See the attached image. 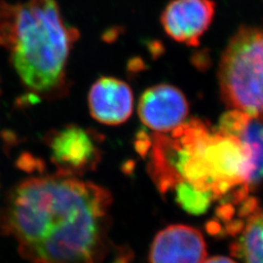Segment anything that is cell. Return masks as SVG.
Returning a JSON list of instances; mask_svg holds the SVG:
<instances>
[{"instance_id":"cell-1","label":"cell","mask_w":263,"mask_h":263,"mask_svg":"<svg viewBox=\"0 0 263 263\" xmlns=\"http://www.w3.org/2000/svg\"><path fill=\"white\" fill-rule=\"evenodd\" d=\"M111 193L73 177L26 179L0 211V231L29 263H102L108 251Z\"/></svg>"},{"instance_id":"cell-2","label":"cell","mask_w":263,"mask_h":263,"mask_svg":"<svg viewBox=\"0 0 263 263\" xmlns=\"http://www.w3.org/2000/svg\"><path fill=\"white\" fill-rule=\"evenodd\" d=\"M79 36L66 26L56 0L18 3L9 49L14 68L28 88L43 94L60 90L69 51Z\"/></svg>"},{"instance_id":"cell-3","label":"cell","mask_w":263,"mask_h":263,"mask_svg":"<svg viewBox=\"0 0 263 263\" xmlns=\"http://www.w3.org/2000/svg\"><path fill=\"white\" fill-rule=\"evenodd\" d=\"M226 105L263 120V27H241L230 39L218 69Z\"/></svg>"},{"instance_id":"cell-4","label":"cell","mask_w":263,"mask_h":263,"mask_svg":"<svg viewBox=\"0 0 263 263\" xmlns=\"http://www.w3.org/2000/svg\"><path fill=\"white\" fill-rule=\"evenodd\" d=\"M46 143L51 151V161L58 170L57 175H83L96 169L101 160V151L94 136L76 125L51 132Z\"/></svg>"},{"instance_id":"cell-5","label":"cell","mask_w":263,"mask_h":263,"mask_svg":"<svg viewBox=\"0 0 263 263\" xmlns=\"http://www.w3.org/2000/svg\"><path fill=\"white\" fill-rule=\"evenodd\" d=\"M216 14L214 0H172L161 15V24L170 37L197 47Z\"/></svg>"},{"instance_id":"cell-6","label":"cell","mask_w":263,"mask_h":263,"mask_svg":"<svg viewBox=\"0 0 263 263\" xmlns=\"http://www.w3.org/2000/svg\"><path fill=\"white\" fill-rule=\"evenodd\" d=\"M138 111L146 127L157 133H168L183 124L189 107L185 96L178 88L159 84L142 94Z\"/></svg>"},{"instance_id":"cell-7","label":"cell","mask_w":263,"mask_h":263,"mask_svg":"<svg viewBox=\"0 0 263 263\" xmlns=\"http://www.w3.org/2000/svg\"><path fill=\"white\" fill-rule=\"evenodd\" d=\"M207 247L202 233L191 226L176 224L161 230L153 240L151 263H204Z\"/></svg>"},{"instance_id":"cell-8","label":"cell","mask_w":263,"mask_h":263,"mask_svg":"<svg viewBox=\"0 0 263 263\" xmlns=\"http://www.w3.org/2000/svg\"><path fill=\"white\" fill-rule=\"evenodd\" d=\"M89 109L95 120L105 125H120L133 112L134 96L130 86L114 77H102L92 86Z\"/></svg>"},{"instance_id":"cell-9","label":"cell","mask_w":263,"mask_h":263,"mask_svg":"<svg viewBox=\"0 0 263 263\" xmlns=\"http://www.w3.org/2000/svg\"><path fill=\"white\" fill-rule=\"evenodd\" d=\"M216 131L238 139L248 151L251 162L250 186L263 180V120L232 109L223 114Z\"/></svg>"},{"instance_id":"cell-10","label":"cell","mask_w":263,"mask_h":263,"mask_svg":"<svg viewBox=\"0 0 263 263\" xmlns=\"http://www.w3.org/2000/svg\"><path fill=\"white\" fill-rule=\"evenodd\" d=\"M242 235L231 252L245 263H263V208L248 216Z\"/></svg>"},{"instance_id":"cell-11","label":"cell","mask_w":263,"mask_h":263,"mask_svg":"<svg viewBox=\"0 0 263 263\" xmlns=\"http://www.w3.org/2000/svg\"><path fill=\"white\" fill-rule=\"evenodd\" d=\"M176 203L190 215L200 216L207 212L215 196L210 191H202L190 183L181 181L173 188Z\"/></svg>"},{"instance_id":"cell-12","label":"cell","mask_w":263,"mask_h":263,"mask_svg":"<svg viewBox=\"0 0 263 263\" xmlns=\"http://www.w3.org/2000/svg\"><path fill=\"white\" fill-rule=\"evenodd\" d=\"M18 14V4L0 0V46L9 49Z\"/></svg>"},{"instance_id":"cell-13","label":"cell","mask_w":263,"mask_h":263,"mask_svg":"<svg viewBox=\"0 0 263 263\" xmlns=\"http://www.w3.org/2000/svg\"><path fill=\"white\" fill-rule=\"evenodd\" d=\"M204 263H237L233 259L226 256H215L205 260Z\"/></svg>"}]
</instances>
